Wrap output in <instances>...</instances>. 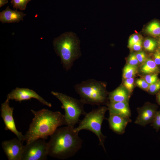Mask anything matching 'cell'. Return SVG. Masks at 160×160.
I'll return each instance as SVG.
<instances>
[{
	"instance_id": "6da1fadb",
	"label": "cell",
	"mask_w": 160,
	"mask_h": 160,
	"mask_svg": "<svg viewBox=\"0 0 160 160\" xmlns=\"http://www.w3.org/2000/svg\"><path fill=\"white\" fill-rule=\"evenodd\" d=\"M34 115L28 129L24 135L26 144L39 138L45 140L59 127L65 125L64 115L59 111L43 109L36 111L31 110Z\"/></svg>"
},
{
	"instance_id": "7a4b0ae2",
	"label": "cell",
	"mask_w": 160,
	"mask_h": 160,
	"mask_svg": "<svg viewBox=\"0 0 160 160\" xmlns=\"http://www.w3.org/2000/svg\"><path fill=\"white\" fill-rule=\"evenodd\" d=\"M74 128L68 126L57 128L48 142V155L60 159L74 156L81 147L82 141Z\"/></svg>"
},
{
	"instance_id": "3957f363",
	"label": "cell",
	"mask_w": 160,
	"mask_h": 160,
	"mask_svg": "<svg viewBox=\"0 0 160 160\" xmlns=\"http://www.w3.org/2000/svg\"><path fill=\"white\" fill-rule=\"evenodd\" d=\"M53 44L63 68L66 70L70 69L74 62L81 55L80 41L76 34L72 32L64 33L55 38Z\"/></svg>"
},
{
	"instance_id": "277c9868",
	"label": "cell",
	"mask_w": 160,
	"mask_h": 160,
	"mask_svg": "<svg viewBox=\"0 0 160 160\" xmlns=\"http://www.w3.org/2000/svg\"><path fill=\"white\" fill-rule=\"evenodd\" d=\"M105 84L94 79H89L74 86L76 92L84 104L100 105L106 104L108 93Z\"/></svg>"
},
{
	"instance_id": "5b68a950",
	"label": "cell",
	"mask_w": 160,
	"mask_h": 160,
	"mask_svg": "<svg viewBox=\"0 0 160 160\" xmlns=\"http://www.w3.org/2000/svg\"><path fill=\"white\" fill-rule=\"evenodd\" d=\"M107 110L108 107L105 106H100L93 109L86 113L84 119L79 122L78 126L74 128L75 132L79 133L81 130L86 129L95 134L98 139L99 145L103 147L105 152L104 142L106 137L102 133L101 127Z\"/></svg>"
},
{
	"instance_id": "8992f818",
	"label": "cell",
	"mask_w": 160,
	"mask_h": 160,
	"mask_svg": "<svg viewBox=\"0 0 160 160\" xmlns=\"http://www.w3.org/2000/svg\"><path fill=\"white\" fill-rule=\"evenodd\" d=\"M51 94L58 99L62 103L61 108L65 110V125L74 128L81 115H85L84 106V104L78 100L63 93L52 91Z\"/></svg>"
},
{
	"instance_id": "52a82bcc",
	"label": "cell",
	"mask_w": 160,
	"mask_h": 160,
	"mask_svg": "<svg viewBox=\"0 0 160 160\" xmlns=\"http://www.w3.org/2000/svg\"><path fill=\"white\" fill-rule=\"evenodd\" d=\"M48 155V143L39 138L24 146L21 160H45Z\"/></svg>"
},
{
	"instance_id": "ba28073f",
	"label": "cell",
	"mask_w": 160,
	"mask_h": 160,
	"mask_svg": "<svg viewBox=\"0 0 160 160\" xmlns=\"http://www.w3.org/2000/svg\"><path fill=\"white\" fill-rule=\"evenodd\" d=\"M9 101V100L7 99L1 106V116L5 125V129L11 131L17 136L19 140L23 142L24 135L16 128L13 116L14 108L10 106Z\"/></svg>"
},
{
	"instance_id": "9c48e42d",
	"label": "cell",
	"mask_w": 160,
	"mask_h": 160,
	"mask_svg": "<svg viewBox=\"0 0 160 160\" xmlns=\"http://www.w3.org/2000/svg\"><path fill=\"white\" fill-rule=\"evenodd\" d=\"M32 98L37 99L43 105L50 107L52 106L50 103L45 100L33 90L28 88L17 87L8 94L7 99L20 102L22 101L29 100Z\"/></svg>"
},
{
	"instance_id": "30bf717a",
	"label": "cell",
	"mask_w": 160,
	"mask_h": 160,
	"mask_svg": "<svg viewBox=\"0 0 160 160\" xmlns=\"http://www.w3.org/2000/svg\"><path fill=\"white\" fill-rule=\"evenodd\" d=\"M17 138L1 143L2 148L9 160H21L24 145Z\"/></svg>"
},
{
	"instance_id": "8fae6325",
	"label": "cell",
	"mask_w": 160,
	"mask_h": 160,
	"mask_svg": "<svg viewBox=\"0 0 160 160\" xmlns=\"http://www.w3.org/2000/svg\"><path fill=\"white\" fill-rule=\"evenodd\" d=\"M157 106L156 105L149 103L138 108V115L135 123L144 127L151 124L157 111Z\"/></svg>"
},
{
	"instance_id": "7c38bea8",
	"label": "cell",
	"mask_w": 160,
	"mask_h": 160,
	"mask_svg": "<svg viewBox=\"0 0 160 160\" xmlns=\"http://www.w3.org/2000/svg\"><path fill=\"white\" fill-rule=\"evenodd\" d=\"M107 120L110 128L119 135L124 133L127 125L132 121L130 118L113 114H109Z\"/></svg>"
},
{
	"instance_id": "4fadbf2b",
	"label": "cell",
	"mask_w": 160,
	"mask_h": 160,
	"mask_svg": "<svg viewBox=\"0 0 160 160\" xmlns=\"http://www.w3.org/2000/svg\"><path fill=\"white\" fill-rule=\"evenodd\" d=\"M26 14L21 11L10 9L9 6L0 12V21L3 23H18L23 20V18Z\"/></svg>"
},
{
	"instance_id": "5bb4252c",
	"label": "cell",
	"mask_w": 160,
	"mask_h": 160,
	"mask_svg": "<svg viewBox=\"0 0 160 160\" xmlns=\"http://www.w3.org/2000/svg\"><path fill=\"white\" fill-rule=\"evenodd\" d=\"M109 114L130 118L131 113L128 102H109L107 104Z\"/></svg>"
},
{
	"instance_id": "9a60e30c",
	"label": "cell",
	"mask_w": 160,
	"mask_h": 160,
	"mask_svg": "<svg viewBox=\"0 0 160 160\" xmlns=\"http://www.w3.org/2000/svg\"><path fill=\"white\" fill-rule=\"evenodd\" d=\"M129 93L125 89L119 87L108 94V99L110 102H128Z\"/></svg>"
},
{
	"instance_id": "2e32d148",
	"label": "cell",
	"mask_w": 160,
	"mask_h": 160,
	"mask_svg": "<svg viewBox=\"0 0 160 160\" xmlns=\"http://www.w3.org/2000/svg\"><path fill=\"white\" fill-rule=\"evenodd\" d=\"M140 71L143 73L147 74L157 73L160 71L153 60L150 58L146 60L144 64L142 66Z\"/></svg>"
},
{
	"instance_id": "e0dca14e",
	"label": "cell",
	"mask_w": 160,
	"mask_h": 160,
	"mask_svg": "<svg viewBox=\"0 0 160 160\" xmlns=\"http://www.w3.org/2000/svg\"><path fill=\"white\" fill-rule=\"evenodd\" d=\"M146 32L153 36H160V23L154 21L148 25L145 28Z\"/></svg>"
},
{
	"instance_id": "ac0fdd59",
	"label": "cell",
	"mask_w": 160,
	"mask_h": 160,
	"mask_svg": "<svg viewBox=\"0 0 160 160\" xmlns=\"http://www.w3.org/2000/svg\"><path fill=\"white\" fill-rule=\"evenodd\" d=\"M137 72V67L136 66L131 65L129 64L125 66L124 68L123 77L126 79L133 77Z\"/></svg>"
},
{
	"instance_id": "d6986e66",
	"label": "cell",
	"mask_w": 160,
	"mask_h": 160,
	"mask_svg": "<svg viewBox=\"0 0 160 160\" xmlns=\"http://www.w3.org/2000/svg\"><path fill=\"white\" fill-rule=\"evenodd\" d=\"M157 44V42L155 40L151 38H148L144 41L143 46L144 48L146 50L152 52L155 49Z\"/></svg>"
},
{
	"instance_id": "ffe728a7",
	"label": "cell",
	"mask_w": 160,
	"mask_h": 160,
	"mask_svg": "<svg viewBox=\"0 0 160 160\" xmlns=\"http://www.w3.org/2000/svg\"><path fill=\"white\" fill-rule=\"evenodd\" d=\"M31 0H11V3L13 7L16 9H19L20 10L25 9L28 3Z\"/></svg>"
},
{
	"instance_id": "44dd1931",
	"label": "cell",
	"mask_w": 160,
	"mask_h": 160,
	"mask_svg": "<svg viewBox=\"0 0 160 160\" xmlns=\"http://www.w3.org/2000/svg\"><path fill=\"white\" fill-rule=\"evenodd\" d=\"M151 125L158 132L160 129V111H157Z\"/></svg>"
},
{
	"instance_id": "7402d4cb",
	"label": "cell",
	"mask_w": 160,
	"mask_h": 160,
	"mask_svg": "<svg viewBox=\"0 0 160 160\" xmlns=\"http://www.w3.org/2000/svg\"><path fill=\"white\" fill-rule=\"evenodd\" d=\"M134 79L133 77L125 79L124 84L128 91L130 93L132 92L134 87Z\"/></svg>"
},
{
	"instance_id": "603a6c76",
	"label": "cell",
	"mask_w": 160,
	"mask_h": 160,
	"mask_svg": "<svg viewBox=\"0 0 160 160\" xmlns=\"http://www.w3.org/2000/svg\"><path fill=\"white\" fill-rule=\"evenodd\" d=\"M160 89V80L149 85L148 90L152 94L157 93Z\"/></svg>"
},
{
	"instance_id": "cb8c5ba5",
	"label": "cell",
	"mask_w": 160,
	"mask_h": 160,
	"mask_svg": "<svg viewBox=\"0 0 160 160\" xmlns=\"http://www.w3.org/2000/svg\"><path fill=\"white\" fill-rule=\"evenodd\" d=\"M145 79L150 85L152 84L158 80L157 73L148 74L145 78Z\"/></svg>"
},
{
	"instance_id": "d4e9b609",
	"label": "cell",
	"mask_w": 160,
	"mask_h": 160,
	"mask_svg": "<svg viewBox=\"0 0 160 160\" xmlns=\"http://www.w3.org/2000/svg\"><path fill=\"white\" fill-rule=\"evenodd\" d=\"M141 39L140 35L137 34H135L132 35L129 38L128 41V47L131 48L132 46L138 42Z\"/></svg>"
},
{
	"instance_id": "484cf974",
	"label": "cell",
	"mask_w": 160,
	"mask_h": 160,
	"mask_svg": "<svg viewBox=\"0 0 160 160\" xmlns=\"http://www.w3.org/2000/svg\"><path fill=\"white\" fill-rule=\"evenodd\" d=\"M136 83L137 85L141 88L148 90L149 84L145 79H138L136 80Z\"/></svg>"
},
{
	"instance_id": "4316f807",
	"label": "cell",
	"mask_w": 160,
	"mask_h": 160,
	"mask_svg": "<svg viewBox=\"0 0 160 160\" xmlns=\"http://www.w3.org/2000/svg\"><path fill=\"white\" fill-rule=\"evenodd\" d=\"M128 64L134 66H136L139 63L135 54H131L128 58Z\"/></svg>"
},
{
	"instance_id": "83f0119b",
	"label": "cell",
	"mask_w": 160,
	"mask_h": 160,
	"mask_svg": "<svg viewBox=\"0 0 160 160\" xmlns=\"http://www.w3.org/2000/svg\"><path fill=\"white\" fill-rule=\"evenodd\" d=\"M136 55L139 63L144 62L146 60L145 54L143 51L139 52L137 53Z\"/></svg>"
},
{
	"instance_id": "f1b7e54d",
	"label": "cell",
	"mask_w": 160,
	"mask_h": 160,
	"mask_svg": "<svg viewBox=\"0 0 160 160\" xmlns=\"http://www.w3.org/2000/svg\"><path fill=\"white\" fill-rule=\"evenodd\" d=\"M153 60L157 65H160V51L156 50L153 54Z\"/></svg>"
},
{
	"instance_id": "f546056e",
	"label": "cell",
	"mask_w": 160,
	"mask_h": 160,
	"mask_svg": "<svg viewBox=\"0 0 160 160\" xmlns=\"http://www.w3.org/2000/svg\"><path fill=\"white\" fill-rule=\"evenodd\" d=\"M142 39L140 40L137 43L134 44L132 47L134 50L135 51H140L142 47Z\"/></svg>"
},
{
	"instance_id": "4dcf8cb0",
	"label": "cell",
	"mask_w": 160,
	"mask_h": 160,
	"mask_svg": "<svg viewBox=\"0 0 160 160\" xmlns=\"http://www.w3.org/2000/svg\"><path fill=\"white\" fill-rule=\"evenodd\" d=\"M8 2V0H0V7L7 4Z\"/></svg>"
},
{
	"instance_id": "1f68e13d",
	"label": "cell",
	"mask_w": 160,
	"mask_h": 160,
	"mask_svg": "<svg viewBox=\"0 0 160 160\" xmlns=\"http://www.w3.org/2000/svg\"><path fill=\"white\" fill-rule=\"evenodd\" d=\"M156 97L157 103L159 105H160V92L157 94Z\"/></svg>"
},
{
	"instance_id": "d6a6232c",
	"label": "cell",
	"mask_w": 160,
	"mask_h": 160,
	"mask_svg": "<svg viewBox=\"0 0 160 160\" xmlns=\"http://www.w3.org/2000/svg\"><path fill=\"white\" fill-rule=\"evenodd\" d=\"M157 43L159 46V47H160V38L157 41Z\"/></svg>"
},
{
	"instance_id": "836d02e7",
	"label": "cell",
	"mask_w": 160,
	"mask_h": 160,
	"mask_svg": "<svg viewBox=\"0 0 160 160\" xmlns=\"http://www.w3.org/2000/svg\"><path fill=\"white\" fill-rule=\"evenodd\" d=\"M159 50L160 51V47H159Z\"/></svg>"
}]
</instances>
